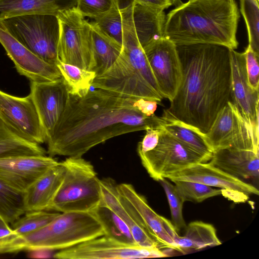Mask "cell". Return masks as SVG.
I'll return each instance as SVG.
<instances>
[{"mask_svg": "<svg viewBox=\"0 0 259 259\" xmlns=\"http://www.w3.org/2000/svg\"><path fill=\"white\" fill-rule=\"evenodd\" d=\"M137 99L96 89L80 97L68 94L64 111L46 143L49 156L79 157L112 138L148 128H162L163 116H147L135 105Z\"/></svg>", "mask_w": 259, "mask_h": 259, "instance_id": "obj_1", "label": "cell"}, {"mask_svg": "<svg viewBox=\"0 0 259 259\" xmlns=\"http://www.w3.org/2000/svg\"><path fill=\"white\" fill-rule=\"evenodd\" d=\"M182 77L163 116L191 125L203 134L231 101L230 50L224 46L177 45Z\"/></svg>", "mask_w": 259, "mask_h": 259, "instance_id": "obj_2", "label": "cell"}, {"mask_svg": "<svg viewBox=\"0 0 259 259\" xmlns=\"http://www.w3.org/2000/svg\"><path fill=\"white\" fill-rule=\"evenodd\" d=\"M239 19L235 0H189L166 15L163 36L176 45L215 44L235 50Z\"/></svg>", "mask_w": 259, "mask_h": 259, "instance_id": "obj_3", "label": "cell"}, {"mask_svg": "<svg viewBox=\"0 0 259 259\" xmlns=\"http://www.w3.org/2000/svg\"><path fill=\"white\" fill-rule=\"evenodd\" d=\"M94 212H60L42 228L23 236L15 235L0 242V254L24 251L68 248L105 235Z\"/></svg>", "mask_w": 259, "mask_h": 259, "instance_id": "obj_4", "label": "cell"}, {"mask_svg": "<svg viewBox=\"0 0 259 259\" xmlns=\"http://www.w3.org/2000/svg\"><path fill=\"white\" fill-rule=\"evenodd\" d=\"M62 162L63 180L47 210L93 212L102 202L100 179L93 165L82 157H68Z\"/></svg>", "mask_w": 259, "mask_h": 259, "instance_id": "obj_5", "label": "cell"}, {"mask_svg": "<svg viewBox=\"0 0 259 259\" xmlns=\"http://www.w3.org/2000/svg\"><path fill=\"white\" fill-rule=\"evenodd\" d=\"M0 25L17 41L46 62L56 65L59 58V24L56 16L30 14L0 21Z\"/></svg>", "mask_w": 259, "mask_h": 259, "instance_id": "obj_6", "label": "cell"}, {"mask_svg": "<svg viewBox=\"0 0 259 259\" xmlns=\"http://www.w3.org/2000/svg\"><path fill=\"white\" fill-rule=\"evenodd\" d=\"M57 17L59 24V59L65 63L92 71L95 62L90 23L76 7Z\"/></svg>", "mask_w": 259, "mask_h": 259, "instance_id": "obj_7", "label": "cell"}, {"mask_svg": "<svg viewBox=\"0 0 259 259\" xmlns=\"http://www.w3.org/2000/svg\"><path fill=\"white\" fill-rule=\"evenodd\" d=\"M204 134L213 152L230 148L259 153L258 127L249 124L231 101L220 111Z\"/></svg>", "mask_w": 259, "mask_h": 259, "instance_id": "obj_8", "label": "cell"}, {"mask_svg": "<svg viewBox=\"0 0 259 259\" xmlns=\"http://www.w3.org/2000/svg\"><path fill=\"white\" fill-rule=\"evenodd\" d=\"M139 156L150 177L157 181L198 163L209 161L179 141L163 128L157 145Z\"/></svg>", "mask_w": 259, "mask_h": 259, "instance_id": "obj_9", "label": "cell"}, {"mask_svg": "<svg viewBox=\"0 0 259 259\" xmlns=\"http://www.w3.org/2000/svg\"><path fill=\"white\" fill-rule=\"evenodd\" d=\"M167 256L160 248L129 244L104 235L60 250L54 254L53 257L60 259H133Z\"/></svg>", "mask_w": 259, "mask_h": 259, "instance_id": "obj_10", "label": "cell"}, {"mask_svg": "<svg viewBox=\"0 0 259 259\" xmlns=\"http://www.w3.org/2000/svg\"><path fill=\"white\" fill-rule=\"evenodd\" d=\"M92 87L127 98H143L158 102L163 99L145 80L122 52L106 71L96 76Z\"/></svg>", "mask_w": 259, "mask_h": 259, "instance_id": "obj_11", "label": "cell"}, {"mask_svg": "<svg viewBox=\"0 0 259 259\" xmlns=\"http://www.w3.org/2000/svg\"><path fill=\"white\" fill-rule=\"evenodd\" d=\"M143 49L160 94L163 98L171 100L182 77L177 45L162 37L149 43Z\"/></svg>", "mask_w": 259, "mask_h": 259, "instance_id": "obj_12", "label": "cell"}, {"mask_svg": "<svg viewBox=\"0 0 259 259\" xmlns=\"http://www.w3.org/2000/svg\"><path fill=\"white\" fill-rule=\"evenodd\" d=\"M168 180L191 181L221 189L222 194L236 202H244L249 195H258L253 185L210 164L200 162L167 176Z\"/></svg>", "mask_w": 259, "mask_h": 259, "instance_id": "obj_13", "label": "cell"}, {"mask_svg": "<svg viewBox=\"0 0 259 259\" xmlns=\"http://www.w3.org/2000/svg\"><path fill=\"white\" fill-rule=\"evenodd\" d=\"M0 119L13 132L27 141L46 143L35 106L30 94L24 97L0 90Z\"/></svg>", "mask_w": 259, "mask_h": 259, "instance_id": "obj_14", "label": "cell"}, {"mask_svg": "<svg viewBox=\"0 0 259 259\" xmlns=\"http://www.w3.org/2000/svg\"><path fill=\"white\" fill-rule=\"evenodd\" d=\"M29 94L46 143L52 137L65 108L69 94L67 88L61 77L51 81L30 82Z\"/></svg>", "mask_w": 259, "mask_h": 259, "instance_id": "obj_15", "label": "cell"}, {"mask_svg": "<svg viewBox=\"0 0 259 259\" xmlns=\"http://www.w3.org/2000/svg\"><path fill=\"white\" fill-rule=\"evenodd\" d=\"M117 188L119 193L131 206L147 231L161 247L179 251L175 241L178 233L171 222L157 214L132 185L121 183L117 184Z\"/></svg>", "mask_w": 259, "mask_h": 259, "instance_id": "obj_16", "label": "cell"}, {"mask_svg": "<svg viewBox=\"0 0 259 259\" xmlns=\"http://www.w3.org/2000/svg\"><path fill=\"white\" fill-rule=\"evenodd\" d=\"M58 161L50 156L17 155L0 157V180L22 192Z\"/></svg>", "mask_w": 259, "mask_h": 259, "instance_id": "obj_17", "label": "cell"}, {"mask_svg": "<svg viewBox=\"0 0 259 259\" xmlns=\"http://www.w3.org/2000/svg\"><path fill=\"white\" fill-rule=\"evenodd\" d=\"M0 43L13 62L17 72L30 82L51 81L61 77L56 65L46 62L33 54L1 25Z\"/></svg>", "mask_w": 259, "mask_h": 259, "instance_id": "obj_18", "label": "cell"}, {"mask_svg": "<svg viewBox=\"0 0 259 259\" xmlns=\"http://www.w3.org/2000/svg\"><path fill=\"white\" fill-rule=\"evenodd\" d=\"M230 60L231 102L249 124L258 127V90L252 88L248 83L244 52L231 49Z\"/></svg>", "mask_w": 259, "mask_h": 259, "instance_id": "obj_19", "label": "cell"}, {"mask_svg": "<svg viewBox=\"0 0 259 259\" xmlns=\"http://www.w3.org/2000/svg\"><path fill=\"white\" fill-rule=\"evenodd\" d=\"M103 205L116 214L129 228L136 243L141 246L162 248L148 233L131 206L120 195L117 184L111 178L100 180Z\"/></svg>", "mask_w": 259, "mask_h": 259, "instance_id": "obj_20", "label": "cell"}, {"mask_svg": "<svg viewBox=\"0 0 259 259\" xmlns=\"http://www.w3.org/2000/svg\"><path fill=\"white\" fill-rule=\"evenodd\" d=\"M65 167L62 161L52 166L24 192L26 212L47 210L63 180Z\"/></svg>", "mask_w": 259, "mask_h": 259, "instance_id": "obj_21", "label": "cell"}, {"mask_svg": "<svg viewBox=\"0 0 259 259\" xmlns=\"http://www.w3.org/2000/svg\"><path fill=\"white\" fill-rule=\"evenodd\" d=\"M259 153L251 150L222 149L213 152L210 164L241 180L257 179Z\"/></svg>", "mask_w": 259, "mask_h": 259, "instance_id": "obj_22", "label": "cell"}, {"mask_svg": "<svg viewBox=\"0 0 259 259\" xmlns=\"http://www.w3.org/2000/svg\"><path fill=\"white\" fill-rule=\"evenodd\" d=\"M77 0H0V21L17 16H57L76 6Z\"/></svg>", "mask_w": 259, "mask_h": 259, "instance_id": "obj_23", "label": "cell"}, {"mask_svg": "<svg viewBox=\"0 0 259 259\" xmlns=\"http://www.w3.org/2000/svg\"><path fill=\"white\" fill-rule=\"evenodd\" d=\"M165 17L164 10L145 7L134 1V21L143 48L149 43L163 37Z\"/></svg>", "mask_w": 259, "mask_h": 259, "instance_id": "obj_24", "label": "cell"}, {"mask_svg": "<svg viewBox=\"0 0 259 259\" xmlns=\"http://www.w3.org/2000/svg\"><path fill=\"white\" fill-rule=\"evenodd\" d=\"M185 229L183 236L178 234L175 239L180 252L185 253L190 250H198L222 244L215 228L211 224L195 221L189 223Z\"/></svg>", "mask_w": 259, "mask_h": 259, "instance_id": "obj_25", "label": "cell"}, {"mask_svg": "<svg viewBox=\"0 0 259 259\" xmlns=\"http://www.w3.org/2000/svg\"><path fill=\"white\" fill-rule=\"evenodd\" d=\"M96 76L106 71L119 56L122 46L104 34L93 22L90 23Z\"/></svg>", "mask_w": 259, "mask_h": 259, "instance_id": "obj_26", "label": "cell"}, {"mask_svg": "<svg viewBox=\"0 0 259 259\" xmlns=\"http://www.w3.org/2000/svg\"><path fill=\"white\" fill-rule=\"evenodd\" d=\"M167 119L169 122L163 127L166 132L199 154L210 160L213 151L207 143L204 134L178 120Z\"/></svg>", "mask_w": 259, "mask_h": 259, "instance_id": "obj_27", "label": "cell"}, {"mask_svg": "<svg viewBox=\"0 0 259 259\" xmlns=\"http://www.w3.org/2000/svg\"><path fill=\"white\" fill-rule=\"evenodd\" d=\"M56 65L69 94L82 97L88 93L96 77L95 72L65 63L59 59Z\"/></svg>", "mask_w": 259, "mask_h": 259, "instance_id": "obj_28", "label": "cell"}, {"mask_svg": "<svg viewBox=\"0 0 259 259\" xmlns=\"http://www.w3.org/2000/svg\"><path fill=\"white\" fill-rule=\"evenodd\" d=\"M25 212L24 193L0 180V214L12 224Z\"/></svg>", "mask_w": 259, "mask_h": 259, "instance_id": "obj_29", "label": "cell"}, {"mask_svg": "<svg viewBox=\"0 0 259 259\" xmlns=\"http://www.w3.org/2000/svg\"><path fill=\"white\" fill-rule=\"evenodd\" d=\"M93 212L102 223L105 235L127 243L137 244L128 226L108 207L100 205Z\"/></svg>", "mask_w": 259, "mask_h": 259, "instance_id": "obj_30", "label": "cell"}, {"mask_svg": "<svg viewBox=\"0 0 259 259\" xmlns=\"http://www.w3.org/2000/svg\"><path fill=\"white\" fill-rule=\"evenodd\" d=\"M35 150L34 143L16 134L0 119V157L32 155Z\"/></svg>", "mask_w": 259, "mask_h": 259, "instance_id": "obj_31", "label": "cell"}, {"mask_svg": "<svg viewBox=\"0 0 259 259\" xmlns=\"http://www.w3.org/2000/svg\"><path fill=\"white\" fill-rule=\"evenodd\" d=\"M60 212L48 210L25 212L12 223L16 235L23 236L35 231L51 222Z\"/></svg>", "mask_w": 259, "mask_h": 259, "instance_id": "obj_32", "label": "cell"}, {"mask_svg": "<svg viewBox=\"0 0 259 259\" xmlns=\"http://www.w3.org/2000/svg\"><path fill=\"white\" fill-rule=\"evenodd\" d=\"M239 4L247 31L248 46L259 55V1L239 0Z\"/></svg>", "mask_w": 259, "mask_h": 259, "instance_id": "obj_33", "label": "cell"}, {"mask_svg": "<svg viewBox=\"0 0 259 259\" xmlns=\"http://www.w3.org/2000/svg\"><path fill=\"white\" fill-rule=\"evenodd\" d=\"M184 201L199 203L209 198L222 194L221 189L195 182H172Z\"/></svg>", "mask_w": 259, "mask_h": 259, "instance_id": "obj_34", "label": "cell"}, {"mask_svg": "<svg viewBox=\"0 0 259 259\" xmlns=\"http://www.w3.org/2000/svg\"><path fill=\"white\" fill-rule=\"evenodd\" d=\"M93 23L104 34L122 46V18L117 0L107 13L95 20Z\"/></svg>", "mask_w": 259, "mask_h": 259, "instance_id": "obj_35", "label": "cell"}, {"mask_svg": "<svg viewBox=\"0 0 259 259\" xmlns=\"http://www.w3.org/2000/svg\"><path fill=\"white\" fill-rule=\"evenodd\" d=\"M167 197L171 217V223L178 233L186 227L183 215V206L185 202L177 190L175 186L167 179L164 178L158 181Z\"/></svg>", "mask_w": 259, "mask_h": 259, "instance_id": "obj_36", "label": "cell"}, {"mask_svg": "<svg viewBox=\"0 0 259 259\" xmlns=\"http://www.w3.org/2000/svg\"><path fill=\"white\" fill-rule=\"evenodd\" d=\"M115 2V0H77L76 8L84 17L96 20L107 13Z\"/></svg>", "mask_w": 259, "mask_h": 259, "instance_id": "obj_37", "label": "cell"}, {"mask_svg": "<svg viewBox=\"0 0 259 259\" xmlns=\"http://www.w3.org/2000/svg\"><path fill=\"white\" fill-rule=\"evenodd\" d=\"M244 53L248 83L252 88L258 90L259 55L256 54L248 45Z\"/></svg>", "mask_w": 259, "mask_h": 259, "instance_id": "obj_38", "label": "cell"}, {"mask_svg": "<svg viewBox=\"0 0 259 259\" xmlns=\"http://www.w3.org/2000/svg\"><path fill=\"white\" fill-rule=\"evenodd\" d=\"M162 129L148 128L142 140L138 143V154L144 153L153 149L157 144Z\"/></svg>", "mask_w": 259, "mask_h": 259, "instance_id": "obj_39", "label": "cell"}, {"mask_svg": "<svg viewBox=\"0 0 259 259\" xmlns=\"http://www.w3.org/2000/svg\"><path fill=\"white\" fill-rule=\"evenodd\" d=\"M158 102L154 100H146L143 98L137 99L135 105L139 110L146 116L154 115L157 109Z\"/></svg>", "mask_w": 259, "mask_h": 259, "instance_id": "obj_40", "label": "cell"}, {"mask_svg": "<svg viewBox=\"0 0 259 259\" xmlns=\"http://www.w3.org/2000/svg\"><path fill=\"white\" fill-rule=\"evenodd\" d=\"M141 5L164 10L172 6L169 0H133Z\"/></svg>", "mask_w": 259, "mask_h": 259, "instance_id": "obj_41", "label": "cell"}, {"mask_svg": "<svg viewBox=\"0 0 259 259\" xmlns=\"http://www.w3.org/2000/svg\"><path fill=\"white\" fill-rule=\"evenodd\" d=\"M15 234L14 231L9 226V223L0 214V241Z\"/></svg>", "mask_w": 259, "mask_h": 259, "instance_id": "obj_42", "label": "cell"}, {"mask_svg": "<svg viewBox=\"0 0 259 259\" xmlns=\"http://www.w3.org/2000/svg\"><path fill=\"white\" fill-rule=\"evenodd\" d=\"M171 5H175L176 7L181 5L182 2L181 0H169Z\"/></svg>", "mask_w": 259, "mask_h": 259, "instance_id": "obj_43", "label": "cell"}, {"mask_svg": "<svg viewBox=\"0 0 259 259\" xmlns=\"http://www.w3.org/2000/svg\"><path fill=\"white\" fill-rule=\"evenodd\" d=\"M259 1V0H258Z\"/></svg>", "mask_w": 259, "mask_h": 259, "instance_id": "obj_44", "label": "cell"}]
</instances>
